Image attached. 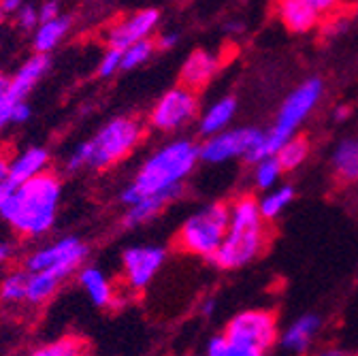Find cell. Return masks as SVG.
Listing matches in <instances>:
<instances>
[{"instance_id":"15","label":"cell","mask_w":358,"mask_h":356,"mask_svg":"<svg viewBox=\"0 0 358 356\" xmlns=\"http://www.w3.org/2000/svg\"><path fill=\"white\" fill-rule=\"evenodd\" d=\"M48 164H50V152L45 148L32 145V148L24 150L9 164V186L15 190L22 184L34 180V177L48 173Z\"/></svg>"},{"instance_id":"43","label":"cell","mask_w":358,"mask_h":356,"mask_svg":"<svg viewBox=\"0 0 358 356\" xmlns=\"http://www.w3.org/2000/svg\"><path fill=\"white\" fill-rule=\"evenodd\" d=\"M3 22H5V13H3V9H0V28H3Z\"/></svg>"},{"instance_id":"26","label":"cell","mask_w":358,"mask_h":356,"mask_svg":"<svg viewBox=\"0 0 358 356\" xmlns=\"http://www.w3.org/2000/svg\"><path fill=\"white\" fill-rule=\"evenodd\" d=\"M309 154V145L303 137H294L290 139L286 145H282V150L275 154V160L280 162L282 171H292L296 166H301L305 162Z\"/></svg>"},{"instance_id":"9","label":"cell","mask_w":358,"mask_h":356,"mask_svg":"<svg viewBox=\"0 0 358 356\" xmlns=\"http://www.w3.org/2000/svg\"><path fill=\"white\" fill-rule=\"evenodd\" d=\"M227 337L243 348L264 354L278 339V325L273 314H268V311L248 309L229 322Z\"/></svg>"},{"instance_id":"16","label":"cell","mask_w":358,"mask_h":356,"mask_svg":"<svg viewBox=\"0 0 358 356\" xmlns=\"http://www.w3.org/2000/svg\"><path fill=\"white\" fill-rule=\"evenodd\" d=\"M217 69H220V58L215 54L205 52V50H194L186 58V62L182 66V73H179V79H182L184 87L196 92L215 77Z\"/></svg>"},{"instance_id":"1","label":"cell","mask_w":358,"mask_h":356,"mask_svg":"<svg viewBox=\"0 0 358 356\" xmlns=\"http://www.w3.org/2000/svg\"><path fill=\"white\" fill-rule=\"evenodd\" d=\"M62 184L58 175L43 173L15 188L0 205V220L20 237H41L56 225Z\"/></svg>"},{"instance_id":"24","label":"cell","mask_w":358,"mask_h":356,"mask_svg":"<svg viewBox=\"0 0 358 356\" xmlns=\"http://www.w3.org/2000/svg\"><path fill=\"white\" fill-rule=\"evenodd\" d=\"M294 199V188L292 186H278L273 190H268L260 201H258V209L262 220H273L278 218Z\"/></svg>"},{"instance_id":"21","label":"cell","mask_w":358,"mask_h":356,"mask_svg":"<svg viewBox=\"0 0 358 356\" xmlns=\"http://www.w3.org/2000/svg\"><path fill=\"white\" fill-rule=\"evenodd\" d=\"M235 111H237V101L233 97H227V99H220L215 101L203 115H201V122H199V130L205 139L213 137V135H220V132L229 130V124L233 122L235 118Z\"/></svg>"},{"instance_id":"33","label":"cell","mask_w":358,"mask_h":356,"mask_svg":"<svg viewBox=\"0 0 358 356\" xmlns=\"http://www.w3.org/2000/svg\"><path fill=\"white\" fill-rule=\"evenodd\" d=\"M9 79L7 75L0 73V128H5L11 124V113H13V105L9 103L7 94H9Z\"/></svg>"},{"instance_id":"13","label":"cell","mask_w":358,"mask_h":356,"mask_svg":"<svg viewBox=\"0 0 358 356\" xmlns=\"http://www.w3.org/2000/svg\"><path fill=\"white\" fill-rule=\"evenodd\" d=\"M333 7L331 0H284L278 5V13L290 32H307L318 26Z\"/></svg>"},{"instance_id":"34","label":"cell","mask_w":358,"mask_h":356,"mask_svg":"<svg viewBox=\"0 0 358 356\" xmlns=\"http://www.w3.org/2000/svg\"><path fill=\"white\" fill-rule=\"evenodd\" d=\"M58 15H62V5L56 3V0H48V3H41V5H38L41 24H43V22H50V20H56Z\"/></svg>"},{"instance_id":"28","label":"cell","mask_w":358,"mask_h":356,"mask_svg":"<svg viewBox=\"0 0 358 356\" xmlns=\"http://www.w3.org/2000/svg\"><path fill=\"white\" fill-rule=\"evenodd\" d=\"M207 356H262V354L231 341L227 335H215L207 343Z\"/></svg>"},{"instance_id":"29","label":"cell","mask_w":358,"mask_h":356,"mask_svg":"<svg viewBox=\"0 0 358 356\" xmlns=\"http://www.w3.org/2000/svg\"><path fill=\"white\" fill-rule=\"evenodd\" d=\"M282 175V166L280 162L273 158H264L260 162H256V169H254V182L258 188H264V190H273V186L278 184Z\"/></svg>"},{"instance_id":"17","label":"cell","mask_w":358,"mask_h":356,"mask_svg":"<svg viewBox=\"0 0 358 356\" xmlns=\"http://www.w3.org/2000/svg\"><path fill=\"white\" fill-rule=\"evenodd\" d=\"M182 194H184V186H177V188H173V190H166V192H160V194L141 199L137 205L128 207V211H126V215H124V227H128V229H137V227L145 225V222L154 220L164 207H169L173 201H177Z\"/></svg>"},{"instance_id":"2","label":"cell","mask_w":358,"mask_h":356,"mask_svg":"<svg viewBox=\"0 0 358 356\" xmlns=\"http://www.w3.org/2000/svg\"><path fill=\"white\" fill-rule=\"evenodd\" d=\"M199 156V145L192 139H175L156 150L134 175L130 186L120 194V201L128 207L137 205L145 197H154L177 186L194 171Z\"/></svg>"},{"instance_id":"44","label":"cell","mask_w":358,"mask_h":356,"mask_svg":"<svg viewBox=\"0 0 358 356\" xmlns=\"http://www.w3.org/2000/svg\"><path fill=\"white\" fill-rule=\"evenodd\" d=\"M194 356H207V354H194Z\"/></svg>"},{"instance_id":"37","label":"cell","mask_w":358,"mask_h":356,"mask_svg":"<svg viewBox=\"0 0 358 356\" xmlns=\"http://www.w3.org/2000/svg\"><path fill=\"white\" fill-rule=\"evenodd\" d=\"M15 254V248L9 243V241H0V264H5L13 258Z\"/></svg>"},{"instance_id":"31","label":"cell","mask_w":358,"mask_h":356,"mask_svg":"<svg viewBox=\"0 0 358 356\" xmlns=\"http://www.w3.org/2000/svg\"><path fill=\"white\" fill-rule=\"evenodd\" d=\"M15 24L24 30V32H30V30H36L41 26V17H38V5H32V3H24L22 9L15 13Z\"/></svg>"},{"instance_id":"30","label":"cell","mask_w":358,"mask_h":356,"mask_svg":"<svg viewBox=\"0 0 358 356\" xmlns=\"http://www.w3.org/2000/svg\"><path fill=\"white\" fill-rule=\"evenodd\" d=\"M154 50H156L154 41H141V43H134V45L126 48L122 52V69L130 71V69H137V66L145 64L152 58Z\"/></svg>"},{"instance_id":"35","label":"cell","mask_w":358,"mask_h":356,"mask_svg":"<svg viewBox=\"0 0 358 356\" xmlns=\"http://www.w3.org/2000/svg\"><path fill=\"white\" fill-rule=\"evenodd\" d=\"M30 113H32V109H30L28 101L15 105V109L11 113V124H24V122H28L30 120Z\"/></svg>"},{"instance_id":"40","label":"cell","mask_w":358,"mask_h":356,"mask_svg":"<svg viewBox=\"0 0 358 356\" xmlns=\"http://www.w3.org/2000/svg\"><path fill=\"white\" fill-rule=\"evenodd\" d=\"M213 309H215V301H213V299H207V301L203 303V314H205V316H211V314H213Z\"/></svg>"},{"instance_id":"23","label":"cell","mask_w":358,"mask_h":356,"mask_svg":"<svg viewBox=\"0 0 358 356\" xmlns=\"http://www.w3.org/2000/svg\"><path fill=\"white\" fill-rule=\"evenodd\" d=\"M60 278L50 273V271H41V273H30L28 278V292H26V301L32 305H41L48 299H52L60 286Z\"/></svg>"},{"instance_id":"32","label":"cell","mask_w":358,"mask_h":356,"mask_svg":"<svg viewBox=\"0 0 358 356\" xmlns=\"http://www.w3.org/2000/svg\"><path fill=\"white\" fill-rule=\"evenodd\" d=\"M120 69H122V50L107 48V52L103 54L99 69H96L99 77H113Z\"/></svg>"},{"instance_id":"4","label":"cell","mask_w":358,"mask_h":356,"mask_svg":"<svg viewBox=\"0 0 358 356\" xmlns=\"http://www.w3.org/2000/svg\"><path fill=\"white\" fill-rule=\"evenodd\" d=\"M143 137V126L134 118H113L109 120L92 139L79 143L66 158L69 171H79L83 166L107 169L128 156L139 145Z\"/></svg>"},{"instance_id":"20","label":"cell","mask_w":358,"mask_h":356,"mask_svg":"<svg viewBox=\"0 0 358 356\" xmlns=\"http://www.w3.org/2000/svg\"><path fill=\"white\" fill-rule=\"evenodd\" d=\"M73 26V20L71 15H58L56 20H50V22H43L34 34H32V48H34V54L38 56H48L54 48L60 45V41L69 34Z\"/></svg>"},{"instance_id":"8","label":"cell","mask_w":358,"mask_h":356,"mask_svg":"<svg viewBox=\"0 0 358 356\" xmlns=\"http://www.w3.org/2000/svg\"><path fill=\"white\" fill-rule=\"evenodd\" d=\"M87 256V245L79 237H62L54 243L43 245L26 256L24 269L28 273L50 271L60 280L69 278Z\"/></svg>"},{"instance_id":"25","label":"cell","mask_w":358,"mask_h":356,"mask_svg":"<svg viewBox=\"0 0 358 356\" xmlns=\"http://www.w3.org/2000/svg\"><path fill=\"white\" fill-rule=\"evenodd\" d=\"M28 271H11L3 278L0 282V301L5 303H17V301H26V292H28Z\"/></svg>"},{"instance_id":"3","label":"cell","mask_w":358,"mask_h":356,"mask_svg":"<svg viewBox=\"0 0 358 356\" xmlns=\"http://www.w3.org/2000/svg\"><path fill=\"white\" fill-rule=\"evenodd\" d=\"M264 245V220L252 197H241L231 205V222L224 243L211 258L220 269H239L252 262Z\"/></svg>"},{"instance_id":"11","label":"cell","mask_w":358,"mask_h":356,"mask_svg":"<svg viewBox=\"0 0 358 356\" xmlns=\"http://www.w3.org/2000/svg\"><path fill=\"white\" fill-rule=\"evenodd\" d=\"M164 258H166V250L162 245L126 248L122 254V269H124V278L128 286L134 290L145 288L160 271Z\"/></svg>"},{"instance_id":"19","label":"cell","mask_w":358,"mask_h":356,"mask_svg":"<svg viewBox=\"0 0 358 356\" xmlns=\"http://www.w3.org/2000/svg\"><path fill=\"white\" fill-rule=\"evenodd\" d=\"M79 284L96 307H109L115 301L113 286L109 278L94 264H85L79 269Z\"/></svg>"},{"instance_id":"39","label":"cell","mask_w":358,"mask_h":356,"mask_svg":"<svg viewBox=\"0 0 358 356\" xmlns=\"http://www.w3.org/2000/svg\"><path fill=\"white\" fill-rule=\"evenodd\" d=\"M9 164H11V160L0 158V188L9 184Z\"/></svg>"},{"instance_id":"18","label":"cell","mask_w":358,"mask_h":356,"mask_svg":"<svg viewBox=\"0 0 358 356\" xmlns=\"http://www.w3.org/2000/svg\"><path fill=\"white\" fill-rule=\"evenodd\" d=\"M318 331H320V318L313 316V314H305V316L296 318L286 329V333L282 335V346L288 352L303 354L309 350V346L313 343V339H316Z\"/></svg>"},{"instance_id":"41","label":"cell","mask_w":358,"mask_h":356,"mask_svg":"<svg viewBox=\"0 0 358 356\" xmlns=\"http://www.w3.org/2000/svg\"><path fill=\"white\" fill-rule=\"evenodd\" d=\"M318 356H354V354H345V352H339V350H327V352H320Z\"/></svg>"},{"instance_id":"22","label":"cell","mask_w":358,"mask_h":356,"mask_svg":"<svg viewBox=\"0 0 358 356\" xmlns=\"http://www.w3.org/2000/svg\"><path fill=\"white\" fill-rule=\"evenodd\" d=\"M333 166L348 182L358 180V139H343L333 152Z\"/></svg>"},{"instance_id":"5","label":"cell","mask_w":358,"mask_h":356,"mask_svg":"<svg viewBox=\"0 0 358 356\" xmlns=\"http://www.w3.org/2000/svg\"><path fill=\"white\" fill-rule=\"evenodd\" d=\"M322 97V81L320 79H307L301 83L296 90L288 94V99L282 103L273 128L264 132V143L260 150V160L273 158L282 145H286L290 139L296 137V128L307 120V115L316 109L318 101Z\"/></svg>"},{"instance_id":"7","label":"cell","mask_w":358,"mask_h":356,"mask_svg":"<svg viewBox=\"0 0 358 356\" xmlns=\"http://www.w3.org/2000/svg\"><path fill=\"white\" fill-rule=\"evenodd\" d=\"M264 143V130L258 128H229L205 139L203 145H199V156L201 160L209 164H220L233 158H243L252 164L258 162L260 150Z\"/></svg>"},{"instance_id":"12","label":"cell","mask_w":358,"mask_h":356,"mask_svg":"<svg viewBox=\"0 0 358 356\" xmlns=\"http://www.w3.org/2000/svg\"><path fill=\"white\" fill-rule=\"evenodd\" d=\"M160 24V11L158 9H141L134 11L128 17L115 22L107 30V43L113 50H126L134 43L150 41V34L158 28Z\"/></svg>"},{"instance_id":"14","label":"cell","mask_w":358,"mask_h":356,"mask_svg":"<svg viewBox=\"0 0 358 356\" xmlns=\"http://www.w3.org/2000/svg\"><path fill=\"white\" fill-rule=\"evenodd\" d=\"M50 69V58L48 56H38V54H32L20 69L17 73L9 79V103L15 107L20 103H26V97L30 94L32 87L38 83V79L48 73Z\"/></svg>"},{"instance_id":"27","label":"cell","mask_w":358,"mask_h":356,"mask_svg":"<svg viewBox=\"0 0 358 356\" xmlns=\"http://www.w3.org/2000/svg\"><path fill=\"white\" fill-rule=\"evenodd\" d=\"M30 356H83V343L77 337H62L41 346Z\"/></svg>"},{"instance_id":"6","label":"cell","mask_w":358,"mask_h":356,"mask_svg":"<svg viewBox=\"0 0 358 356\" xmlns=\"http://www.w3.org/2000/svg\"><path fill=\"white\" fill-rule=\"evenodd\" d=\"M229 222L231 207L227 203H209L184 222L177 233V241L182 250L211 260L229 233Z\"/></svg>"},{"instance_id":"42","label":"cell","mask_w":358,"mask_h":356,"mask_svg":"<svg viewBox=\"0 0 358 356\" xmlns=\"http://www.w3.org/2000/svg\"><path fill=\"white\" fill-rule=\"evenodd\" d=\"M345 113H348V109H337V120H343Z\"/></svg>"},{"instance_id":"10","label":"cell","mask_w":358,"mask_h":356,"mask_svg":"<svg viewBox=\"0 0 358 356\" xmlns=\"http://www.w3.org/2000/svg\"><path fill=\"white\" fill-rule=\"evenodd\" d=\"M199 113V99L196 92L188 90L184 85L171 87L162 94V99L154 105L150 113V124L156 130L173 132L190 124Z\"/></svg>"},{"instance_id":"38","label":"cell","mask_w":358,"mask_h":356,"mask_svg":"<svg viewBox=\"0 0 358 356\" xmlns=\"http://www.w3.org/2000/svg\"><path fill=\"white\" fill-rule=\"evenodd\" d=\"M22 5L24 3H20V0H3V3H0V9H3V13L7 15V13H17L20 9H22Z\"/></svg>"},{"instance_id":"36","label":"cell","mask_w":358,"mask_h":356,"mask_svg":"<svg viewBox=\"0 0 358 356\" xmlns=\"http://www.w3.org/2000/svg\"><path fill=\"white\" fill-rule=\"evenodd\" d=\"M179 43V34L175 32V30H169V32H162L160 36H158V43H156V48L158 50H171V48H175Z\"/></svg>"}]
</instances>
